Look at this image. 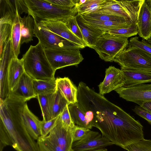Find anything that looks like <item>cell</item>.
I'll return each mask as SVG.
<instances>
[{"instance_id":"6da1fadb","label":"cell","mask_w":151,"mask_h":151,"mask_svg":"<svg viewBox=\"0 0 151 151\" xmlns=\"http://www.w3.org/2000/svg\"><path fill=\"white\" fill-rule=\"evenodd\" d=\"M26 101L10 94L0 99V121L6 129L17 151H39L37 142L30 135L23 122L22 113Z\"/></svg>"},{"instance_id":"7a4b0ae2","label":"cell","mask_w":151,"mask_h":151,"mask_svg":"<svg viewBox=\"0 0 151 151\" xmlns=\"http://www.w3.org/2000/svg\"><path fill=\"white\" fill-rule=\"evenodd\" d=\"M21 60L25 72L33 80L49 81L55 79V71L49 63L44 48L39 42L35 45H31Z\"/></svg>"},{"instance_id":"3957f363","label":"cell","mask_w":151,"mask_h":151,"mask_svg":"<svg viewBox=\"0 0 151 151\" xmlns=\"http://www.w3.org/2000/svg\"><path fill=\"white\" fill-rule=\"evenodd\" d=\"M28 9V14L34 19L40 20H53L63 22L69 17L75 16L78 13L77 7L66 8L52 4L45 0H25Z\"/></svg>"},{"instance_id":"277c9868","label":"cell","mask_w":151,"mask_h":151,"mask_svg":"<svg viewBox=\"0 0 151 151\" xmlns=\"http://www.w3.org/2000/svg\"><path fill=\"white\" fill-rule=\"evenodd\" d=\"M37 140L39 151H70L73 143L72 130L62 124L59 116L49 134L40 136Z\"/></svg>"},{"instance_id":"5b68a950","label":"cell","mask_w":151,"mask_h":151,"mask_svg":"<svg viewBox=\"0 0 151 151\" xmlns=\"http://www.w3.org/2000/svg\"><path fill=\"white\" fill-rule=\"evenodd\" d=\"M128 47L118 54L114 60L121 66V69L151 71V55L137 47Z\"/></svg>"},{"instance_id":"8992f818","label":"cell","mask_w":151,"mask_h":151,"mask_svg":"<svg viewBox=\"0 0 151 151\" xmlns=\"http://www.w3.org/2000/svg\"><path fill=\"white\" fill-rule=\"evenodd\" d=\"M144 1L106 0L104 5L93 12L120 16L137 24L139 11Z\"/></svg>"},{"instance_id":"52a82bcc","label":"cell","mask_w":151,"mask_h":151,"mask_svg":"<svg viewBox=\"0 0 151 151\" xmlns=\"http://www.w3.org/2000/svg\"><path fill=\"white\" fill-rule=\"evenodd\" d=\"M129 42L127 38L114 36L105 32L92 48L101 59L112 62L118 54L126 48Z\"/></svg>"},{"instance_id":"ba28073f","label":"cell","mask_w":151,"mask_h":151,"mask_svg":"<svg viewBox=\"0 0 151 151\" xmlns=\"http://www.w3.org/2000/svg\"><path fill=\"white\" fill-rule=\"evenodd\" d=\"M34 19V34L44 48L80 49L85 47L52 32L47 29L39 21Z\"/></svg>"},{"instance_id":"9c48e42d","label":"cell","mask_w":151,"mask_h":151,"mask_svg":"<svg viewBox=\"0 0 151 151\" xmlns=\"http://www.w3.org/2000/svg\"><path fill=\"white\" fill-rule=\"evenodd\" d=\"M80 49L65 48L44 49V50L51 65L56 71L66 66H77L83 58Z\"/></svg>"},{"instance_id":"30bf717a","label":"cell","mask_w":151,"mask_h":151,"mask_svg":"<svg viewBox=\"0 0 151 151\" xmlns=\"http://www.w3.org/2000/svg\"><path fill=\"white\" fill-rule=\"evenodd\" d=\"M114 91L120 97L127 101L136 103L139 106H141L145 102L151 101V84L122 87Z\"/></svg>"},{"instance_id":"8fae6325","label":"cell","mask_w":151,"mask_h":151,"mask_svg":"<svg viewBox=\"0 0 151 151\" xmlns=\"http://www.w3.org/2000/svg\"><path fill=\"white\" fill-rule=\"evenodd\" d=\"M15 57L11 39L8 42L0 58V96L4 99L10 94L8 80V70L12 59Z\"/></svg>"},{"instance_id":"7c38bea8","label":"cell","mask_w":151,"mask_h":151,"mask_svg":"<svg viewBox=\"0 0 151 151\" xmlns=\"http://www.w3.org/2000/svg\"><path fill=\"white\" fill-rule=\"evenodd\" d=\"M21 14H28V10L24 0H0V24L8 23L12 25L16 17L17 11Z\"/></svg>"},{"instance_id":"4fadbf2b","label":"cell","mask_w":151,"mask_h":151,"mask_svg":"<svg viewBox=\"0 0 151 151\" xmlns=\"http://www.w3.org/2000/svg\"><path fill=\"white\" fill-rule=\"evenodd\" d=\"M122 71L113 66L106 69L104 81L99 85V93L103 95L124 85Z\"/></svg>"},{"instance_id":"5bb4252c","label":"cell","mask_w":151,"mask_h":151,"mask_svg":"<svg viewBox=\"0 0 151 151\" xmlns=\"http://www.w3.org/2000/svg\"><path fill=\"white\" fill-rule=\"evenodd\" d=\"M137 25L140 37L146 40L151 39V0H144L139 11Z\"/></svg>"},{"instance_id":"9a60e30c","label":"cell","mask_w":151,"mask_h":151,"mask_svg":"<svg viewBox=\"0 0 151 151\" xmlns=\"http://www.w3.org/2000/svg\"><path fill=\"white\" fill-rule=\"evenodd\" d=\"M47 29L74 43L83 46L86 44L76 36L63 22L59 21L42 20L39 21Z\"/></svg>"},{"instance_id":"2e32d148","label":"cell","mask_w":151,"mask_h":151,"mask_svg":"<svg viewBox=\"0 0 151 151\" xmlns=\"http://www.w3.org/2000/svg\"><path fill=\"white\" fill-rule=\"evenodd\" d=\"M75 17L84 42L87 47L92 48L99 38L106 32L91 26L81 15L78 13Z\"/></svg>"},{"instance_id":"e0dca14e","label":"cell","mask_w":151,"mask_h":151,"mask_svg":"<svg viewBox=\"0 0 151 151\" xmlns=\"http://www.w3.org/2000/svg\"><path fill=\"white\" fill-rule=\"evenodd\" d=\"M114 145L99 133L88 139L73 143L72 149L74 151H84L104 148Z\"/></svg>"},{"instance_id":"ac0fdd59","label":"cell","mask_w":151,"mask_h":151,"mask_svg":"<svg viewBox=\"0 0 151 151\" xmlns=\"http://www.w3.org/2000/svg\"><path fill=\"white\" fill-rule=\"evenodd\" d=\"M124 80V87L151 83V71L130 69H121Z\"/></svg>"},{"instance_id":"d6986e66","label":"cell","mask_w":151,"mask_h":151,"mask_svg":"<svg viewBox=\"0 0 151 151\" xmlns=\"http://www.w3.org/2000/svg\"><path fill=\"white\" fill-rule=\"evenodd\" d=\"M56 90L59 91L68 104L78 102V88L68 77L56 79Z\"/></svg>"},{"instance_id":"ffe728a7","label":"cell","mask_w":151,"mask_h":151,"mask_svg":"<svg viewBox=\"0 0 151 151\" xmlns=\"http://www.w3.org/2000/svg\"><path fill=\"white\" fill-rule=\"evenodd\" d=\"M22 116L27 130L34 139L37 140L41 136V121L29 110L26 103L23 110Z\"/></svg>"},{"instance_id":"44dd1931","label":"cell","mask_w":151,"mask_h":151,"mask_svg":"<svg viewBox=\"0 0 151 151\" xmlns=\"http://www.w3.org/2000/svg\"><path fill=\"white\" fill-rule=\"evenodd\" d=\"M33 81V79L24 72L20 78L16 89L10 94L27 101L37 97L34 92Z\"/></svg>"},{"instance_id":"7402d4cb","label":"cell","mask_w":151,"mask_h":151,"mask_svg":"<svg viewBox=\"0 0 151 151\" xmlns=\"http://www.w3.org/2000/svg\"><path fill=\"white\" fill-rule=\"evenodd\" d=\"M24 72L21 59L13 57L10 61L8 70V80L10 93L16 89L20 78Z\"/></svg>"},{"instance_id":"603a6c76","label":"cell","mask_w":151,"mask_h":151,"mask_svg":"<svg viewBox=\"0 0 151 151\" xmlns=\"http://www.w3.org/2000/svg\"><path fill=\"white\" fill-rule=\"evenodd\" d=\"M21 30V45L33 40L34 36L35 22L33 17L28 14L23 17H20Z\"/></svg>"},{"instance_id":"cb8c5ba5","label":"cell","mask_w":151,"mask_h":151,"mask_svg":"<svg viewBox=\"0 0 151 151\" xmlns=\"http://www.w3.org/2000/svg\"><path fill=\"white\" fill-rule=\"evenodd\" d=\"M83 17L91 26L106 32L113 30L128 27L133 24L131 22H120L98 20Z\"/></svg>"},{"instance_id":"d4e9b609","label":"cell","mask_w":151,"mask_h":151,"mask_svg":"<svg viewBox=\"0 0 151 151\" xmlns=\"http://www.w3.org/2000/svg\"><path fill=\"white\" fill-rule=\"evenodd\" d=\"M68 109L72 120L76 125L90 129L92 127L88 122L85 113L78 103L68 105Z\"/></svg>"},{"instance_id":"484cf974","label":"cell","mask_w":151,"mask_h":151,"mask_svg":"<svg viewBox=\"0 0 151 151\" xmlns=\"http://www.w3.org/2000/svg\"><path fill=\"white\" fill-rule=\"evenodd\" d=\"M35 93L38 96H44L54 93L56 90V79L49 81L33 80Z\"/></svg>"},{"instance_id":"4316f807","label":"cell","mask_w":151,"mask_h":151,"mask_svg":"<svg viewBox=\"0 0 151 151\" xmlns=\"http://www.w3.org/2000/svg\"><path fill=\"white\" fill-rule=\"evenodd\" d=\"M20 14L17 11L16 17L12 25L11 40L14 56L18 57L20 53L21 30Z\"/></svg>"},{"instance_id":"83f0119b","label":"cell","mask_w":151,"mask_h":151,"mask_svg":"<svg viewBox=\"0 0 151 151\" xmlns=\"http://www.w3.org/2000/svg\"><path fill=\"white\" fill-rule=\"evenodd\" d=\"M54 93L37 96L41 109L43 117V120L44 121H48L52 119V106Z\"/></svg>"},{"instance_id":"f1b7e54d","label":"cell","mask_w":151,"mask_h":151,"mask_svg":"<svg viewBox=\"0 0 151 151\" xmlns=\"http://www.w3.org/2000/svg\"><path fill=\"white\" fill-rule=\"evenodd\" d=\"M68 103L60 92L57 90L54 93L52 106V119L58 116Z\"/></svg>"},{"instance_id":"f546056e","label":"cell","mask_w":151,"mask_h":151,"mask_svg":"<svg viewBox=\"0 0 151 151\" xmlns=\"http://www.w3.org/2000/svg\"><path fill=\"white\" fill-rule=\"evenodd\" d=\"M106 0H87L77 8L78 13L81 15L93 12L105 3Z\"/></svg>"},{"instance_id":"4dcf8cb0","label":"cell","mask_w":151,"mask_h":151,"mask_svg":"<svg viewBox=\"0 0 151 151\" xmlns=\"http://www.w3.org/2000/svg\"><path fill=\"white\" fill-rule=\"evenodd\" d=\"M106 33L114 36L128 38L137 35L138 31L137 24L133 23L129 26L110 31Z\"/></svg>"},{"instance_id":"1f68e13d","label":"cell","mask_w":151,"mask_h":151,"mask_svg":"<svg viewBox=\"0 0 151 151\" xmlns=\"http://www.w3.org/2000/svg\"><path fill=\"white\" fill-rule=\"evenodd\" d=\"M99 133L89 128L76 125L72 130L73 142L88 139Z\"/></svg>"},{"instance_id":"d6a6232c","label":"cell","mask_w":151,"mask_h":151,"mask_svg":"<svg viewBox=\"0 0 151 151\" xmlns=\"http://www.w3.org/2000/svg\"><path fill=\"white\" fill-rule=\"evenodd\" d=\"M82 16L87 18L98 20L132 22L120 16L97 12H93Z\"/></svg>"},{"instance_id":"836d02e7","label":"cell","mask_w":151,"mask_h":151,"mask_svg":"<svg viewBox=\"0 0 151 151\" xmlns=\"http://www.w3.org/2000/svg\"><path fill=\"white\" fill-rule=\"evenodd\" d=\"M12 25L8 23L0 24V58L6 44L11 39Z\"/></svg>"},{"instance_id":"e575fe53","label":"cell","mask_w":151,"mask_h":151,"mask_svg":"<svg viewBox=\"0 0 151 151\" xmlns=\"http://www.w3.org/2000/svg\"><path fill=\"white\" fill-rule=\"evenodd\" d=\"M128 46L141 49L151 55V39L139 41L138 37L135 36L130 39Z\"/></svg>"},{"instance_id":"d590c367","label":"cell","mask_w":151,"mask_h":151,"mask_svg":"<svg viewBox=\"0 0 151 151\" xmlns=\"http://www.w3.org/2000/svg\"><path fill=\"white\" fill-rule=\"evenodd\" d=\"M124 149L127 151H151V140L144 139Z\"/></svg>"},{"instance_id":"8d00e7d4","label":"cell","mask_w":151,"mask_h":151,"mask_svg":"<svg viewBox=\"0 0 151 151\" xmlns=\"http://www.w3.org/2000/svg\"><path fill=\"white\" fill-rule=\"evenodd\" d=\"M63 22L65 24L68 28L76 36L85 43L75 16L70 17Z\"/></svg>"},{"instance_id":"74e56055","label":"cell","mask_w":151,"mask_h":151,"mask_svg":"<svg viewBox=\"0 0 151 151\" xmlns=\"http://www.w3.org/2000/svg\"><path fill=\"white\" fill-rule=\"evenodd\" d=\"M68 105L66 106L60 115L59 117L62 124L64 126L73 130L76 125L71 117Z\"/></svg>"},{"instance_id":"f35d334b","label":"cell","mask_w":151,"mask_h":151,"mask_svg":"<svg viewBox=\"0 0 151 151\" xmlns=\"http://www.w3.org/2000/svg\"><path fill=\"white\" fill-rule=\"evenodd\" d=\"M58 117L48 121L43 120L41 122V136H47L56 124Z\"/></svg>"},{"instance_id":"ab89813d","label":"cell","mask_w":151,"mask_h":151,"mask_svg":"<svg viewBox=\"0 0 151 151\" xmlns=\"http://www.w3.org/2000/svg\"><path fill=\"white\" fill-rule=\"evenodd\" d=\"M0 146L4 147L7 145L12 146V143L4 125L0 121Z\"/></svg>"},{"instance_id":"60d3db41","label":"cell","mask_w":151,"mask_h":151,"mask_svg":"<svg viewBox=\"0 0 151 151\" xmlns=\"http://www.w3.org/2000/svg\"><path fill=\"white\" fill-rule=\"evenodd\" d=\"M54 5L66 8H72L76 6V1L73 0H45Z\"/></svg>"},{"instance_id":"b9f144b4","label":"cell","mask_w":151,"mask_h":151,"mask_svg":"<svg viewBox=\"0 0 151 151\" xmlns=\"http://www.w3.org/2000/svg\"><path fill=\"white\" fill-rule=\"evenodd\" d=\"M133 111L140 117L147 120L151 124V113L147 111L140 106H136Z\"/></svg>"},{"instance_id":"7bdbcfd3","label":"cell","mask_w":151,"mask_h":151,"mask_svg":"<svg viewBox=\"0 0 151 151\" xmlns=\"http://www.w3.org/2000/svg\"><path fill=\"white\" fill-rule=\"evenodd\" d=\"M140 106L145 110L151 113V101L145 102Z\"/></svg>"},{"instance_id":"ee69618b","label":"cell","mask_w":151,"mask_h":151,"mask_svg":"<svg viewBox=\"0 0 151 151\" xmlns=\"http://www.w3.org/2000/svg\"><path fill=\"white\" fill-rule=\"evenodd\" d=\"M87 0H80L76 1V6L77 8L83 4Z\"/></svg>"},{"instance_id":"f6af8a7d","label":"cell","mask_w":151,"mask_h":151,"mask_svg":"<svg viewBox=\"0 0 151 151\" xmlns=\"http://www.w3.org/2000/svg\"><path fill=\"white\" fill-rule=\"evenodd\" d=\"M107 150L106 148H101L94 150H88L84 151H107Z\"/></svg>"},{"instance_id":"bcb514c9","label":"cell","mask_w":151,"mask_h":151,"mask_svg":"<svg viewBox=\"0 0 151 151\" xmlns=\"http://www.w3.org/2000/svg\"><path fill=\"white\" fill-rule=\"evenodd\" d=\"M4 148L2 147H0V151H2Z\"/></svg>"},{"instance_id":"7dc6e473","label":"cell","mask_w":151,"mask_h":151,"mask_svg":"<svg viewBox=\"0 0 151 151\" xmlns=\"http://www.w3.org/2000/svg\"><path fill=\"white\" fill-rule=\"evenodd\" d=\"M70 151H74L72 149L70 150Z\"/></svg>"}]
</instances>
